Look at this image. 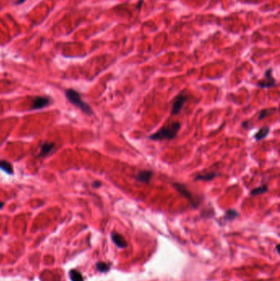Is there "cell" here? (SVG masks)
<instances>
[{
    "mask_svg": "<svg viewBox=\"0 0 280 281\" xmlns=\"http://www.w3.org/2000/svg\"><path fill=\"white\" fill-rule=\"evenodd\" d=\"M180 129L181 123L179 122H173L166 126H163L159 130L149 135L148 139L151 140H173L177 136Z\"/></svg>",
    "mask_w": 280,
    "mask_h": 281,
    "instance_id": "cell-1",
    "label": "cell"
},
{
    "mask_svg": "<svg viewBox=\"0 0 280 281\" xmlns=\"http://www.w3.org/2000/svg\"><path fill=\"white\" fill-rule=\"evenodd\" d=\"M66 97L67 98V99L70 101L71 103L74 104L76 107L80 109L85 113H86L88 115H91L93 113V111H92L91 108L90 107V105L88 104H86L83 101V99H81L80 94L77 91H76L75 90H66Z\"/></svg>",
    "mask_w": 280,
    "mask_h": 281,
    "instance_id": "cell-2",
    "label": "cell"
},
{
    "mask_svg": "<svg viewBox=\"0 0 280 281\" xmlns=\"http://www.w3.org/2000/svg\"><path fill=\"white\" fill-rule=\"evenodd\" d=\"M173 187L182 195V197H185L187 201L190 202V204L192 205L193 208H197L199 206L201 200L199 198H197L196 196H194V194L187 188L185 184L181 183H173Z\"/></svg>",
    "mask_w": 280,
    "mask_h": 281,
    "instance_id": "cell-3",
    "label": "cell"
},
{
    "mask_svg": "<svg viewBox=\"0 0 280 281\" xmlns=\"http://www.w3.org/2000/svg\"><path fill=\"white\" fill-rule=\"evenodd\" d=\"M272 72H273L272 68H269L265 72L264 78L257 81L256 86L258 88L270 89L271 87L276 86V80L272 76Z\"/></svg>",
    "mask_w": 280,
    "mask_h": 281,
    "instance_id": "cell-4",
    "label": "cell"
},
{
    "mask_svg": "<svg viewBox=\"0 0 280 281\" xmlns=\"http://www.w3.org/2000/svg\"><path fill=\"white\" fill-rule=\"evenodd\" d=\"M188 99V95L186 94L180 93L177 95L175 98L173 99L172 109H171V115H177L182 111L184 104H186Z\"/></svg>",
    "mask_w": 280,
    "mask_h": 281,
    "instance_id": "cell-5",
    "label": "cell"
},
{
    "mask_svg": "<svg viewBox=\"0 0 280 281\" xmlns=\"http://www.w3.org/2000/svg\"><path fill=\"white\" fill-rule=\"evenodd\" d=\"M154 177V172L152 170L143 169L139 171L135 176V179L137 182L142 183H149Z\"/></svg>",
    "mask_w": 280,
    "mask_h": 281,
    "instance_id": "cell-6",
    "label": "cell"
},
{
    "mask_svg": "<svg viewBox=\"0 0 280 281\" xmlns=\"http://www.w3.org/2000/svg\"><path fill=\"white\" fill-rule=\"evenodd\" d=\"M220 174L216 172H208L206 173H199L194 178V181H202V182H208L212 181L213 179L220 176Z\"/></svg>",
    "mask_w": 280,
    "mask_h": 281,
    "instance_id": "cell-7",
    "label": "cell"
},
{
    "mask_svg": "<svg viewBox=\"0 0 280 281\" xmlns=\"http://www.w3.org/2000/svg\"><path fill=\"white\" fill-rule=\"evenodd\" d=\"M111 238H112L113 242L114 243V244L120 248H126L127 246V243H126V241L125 240V239L122 236L121 234H117L116 232H113L111 234Z\"/></svg>",
    "mask_w": 280,
    "mask_h": 281,
    "instance_id": "cell-8",
    "label": "cell"
},
{
    "mask_svg": "<svg viewBox=\"0 0 280 281\" xmlns=\"http://www.w3.org/2000/svg\"><path fill=\"white\" fill-rule=\"evenodd\" d=\"M49 102H50V99L48 97H42V96L36 97L33 100L32 108L35 109H42L44 107H45L46 105H48L49 104Z\"/></svg>",
    "mask_w": 280,
    "mask_h": 281,
    "instance_id": "cell-9",
    "label": "cell"
},
{
    "mask_svg": "<svg viewBox=\"0 0 280 281\" xmlns=\"http://www.w3.org/2000/svg\"><path fill=\"white\" fill-rule=\"evenodd\" d=\"M270 131V127L269 126L262 127L261 129H259L258 131L256 132V134L254 135V138L256 141H261L267 137Z\"/></svg>",
    "mask_w": 280,
    "mask_h": 281,
    "instance_id": "cell-10",
    "label": "cell"
},
{
    "mask_svg": "<svg viewBox=\"0 0 280 281\" xmlns=\"http://www.w3.org/2000/svg\"><path fill=\"white\" fill-rule=\"evenodd\" d=\"M269 191V187H268V185L264 183L262 184L261 186L259 187H256V188H253L252 191L250 192V195L251 196H259V195H262V194H265V192H267Z\"/></svg>",
    "mask_w": 280,
    "mask_h": 281,
    "instance_id": "cell-11",
    "label": "cell"
},
{
    "mask_svg": "<svg viewBox=\"0 0 280 281\" xmlns=\"http://www.w3.org/2000/svg\"><path fill=\"white\" fill-rule=\"evenodd\" d=\"M239 216H240L239 213L236 210L229 209V210L226 211V212H225L224 217H223V220H225V221H233L236 218L239 217Z\"/></svg>",
    "mask_w": 280,
    "mask_h": 281,
    "instance_id": "cell-12",
    "label": "cell"
},
{
    "mask_svg": "<svg viewBox=\"0 0 280 281\" xmlns=\"http://www.w3.org/2000/svg\"><path fill=\"white\" fill-rule=\"evenodd\" d=\"M53 148H54V144L53 143L46 142V143H44V144H43L41 145V150H40V155L41 156H45L48 154H49L52 150H53Z\"/></svg>",
    "mask_w": 280,
    "mask_h": 281,
    "instance_id": "cell-13",
    "label": "cell"
},
{
    "mask_svg": "<svg viewBox=\"0 0 280 281\" xmlns=\"http://www.w3.org/2000/svg\"><path fill=\"white\" fill-rule=\"evenodd\" d=\"M0 169H3L4 172L8 174H12L13 173V169L12 164L6 160H0Z\"/></svg>",
    "mask_w": 280,
    "mask_h": 281,
    "instance_id": "cell-14",
    "label": "cell"
},
{
    "mask_svg": "<svg viewBox=\"0 0 280 281\" xmlns=\"http://www.w3.org/2000/svg\"><path fill=\"white\" fill-rule=\"evenodd\" d=\"M275 109H262L261 111L260 112L259 115H258V121H261L262 119L265 118L267 116H269L270 114H272V113L274 112Z\"/></svg>",
    "mask_w": 280,
    "mask_h": 281,
    "instance_id": "cell-15",
    "label": "cell"
},
{
    "mask_svg": "<svg viewBox=\"0 0 280 281\" xmlns=\"http://www.w3.org/2000/svg\"><path fill=\"white\" fill-rule=\"evenodd\" d=\"M70 278L72 281H83V278L79 271L72 270L70 271Z\"/></svg>",
    "mask_w": 280,
    "mask_h": 281,
    "instance_id": "cell-16",
    "label": "cell"
},
{
    "mask_svg": "<svg viewBox=\"0 0 280 281\" xmlns=\"http://www.w3.org/2000/svg\"><path fill=\"white\" fill-rule=\"evenodd\" d=\"M96 266L99 271L101 272H106L109 270V266L104 262H99L96 264Z\"/></svg>",
    "mask_w": 280,
    "mask_h": 281,
    "instance_id": "cell-17",
    "label": "cell"
},
{
    "mask_svg": "<svg viewBox=\"0 0 280 281\" xmlns=\"http://www.w3.org/2000/svg\"><path fill=\"white\" fill-rule=\"evenodd\" d=\"M100 185H101V183H100V182H99V181H95V182H94L93 183V187H99Z\"/></svg>",
    "mask_w": 280,
    "mask_h": 281,
    "instance_id": "cell-18",
    "label": "cell"
},
{
    "mask_svg": "<svg viewBox=\"0 0 280 281\" xmlns=\"http://www.w3.org/2000/svg\"><path fill=\"white\" fill-rule=\"evenodd\" d=\"M24 1H25V0H19V1L17 2V3H22Z\"/></svg>",
    "mask_w": 280,
    "mask_h": 281,
    "instance_id": "cell-19",
    "label": "cell"
},
{
    "mask_svg": "<svg viewBox=\"0 0 280 281\" xmlns=\"http://www.w3.org/2000/svg\"><path fill=\"white\" fill-rule=\"evenodd\" d=\"M3 203L0 202V209H1V208H3Z\"/></svg>",
    "mask_w": 280,
    "mask_h": 281,
    "instance_id": "cell-20",
    "label": "cell"
}]
</instances>
